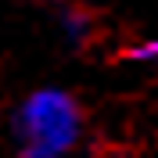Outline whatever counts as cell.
Returning <instances> with one entry per match:
<instances>
[{
	"instance_id": "obj_3",
	"label": "cell",
	"mask_w": 158,
	"mask_h": 158,
	"mask_svg": "<svg viewBox=\"0 0 158 158\" xmlns=\"http://www.w3.org/2000/svg\"><path fill=\"white\" fill-rule=\"evenodd\" d=\"M126 58L140 61V65H158V40H144V43H137V47H129Z\"/></svg>"
},
{
	"instance_id": "obj_2",
	"label": "cell",
	"mask_w": 158,
	"mask_h": 158,
	"mask_svg": "<svg viewBox=\"0 0 158 158\" xmlns=\"http://www.w3.org/2000/svg\"><path fill=\"white\" fill-rule=\"evenodd\" d=\"M61 29H65L69 43H86L90 32H94V22H90L86 11H79V7H61Z\"/></svg>"
},
{
	"instance_id": "obj_1",
	"label": "cell",
	"mask_w": 158,
	"mask_h": 158,
	"mask_svg": "<svg viewBox=\"0 0 158 158\" xmlns=\"http://www.w3.org/2000/svg\"><path fill=\"white\" fill-rule=\"evenodd\" d=\"M83 137V111L65 90H36L15 111V140L22 158H65Z\"/></svg>"
}]
</instances>
